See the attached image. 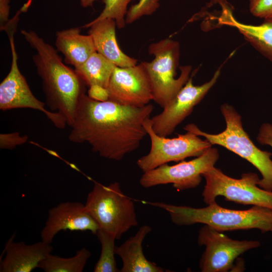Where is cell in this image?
Instances as JSON below:
<instances>
[{"label":"cell","mask_w":272,"mask_h":272,"mask_svg":"<svg viewBox=\"0 0 272 272\" xmlns=\"http://www.w3.org/2000/svg\"><path fill=\"white\" fill-rule=\"evenodd\" d=\"M153 109L151 104L126 106L96 101L85 94L80 99L69 139L87 143L101 157L120 161L137 150L147 135L144 123Z\"/></svg>","instance_id":"1"},{"label":"cell","mask_w":272,"mask_h":272,"mask_svg":"<svg viewBox=\"0 0 272 272\" xmlns=\"http://www.w3.org/2000/svg\"><path fill=\"white\" fill-rule=\"evenodd\" d=\"M21 34L36 50L32 59L41 81L45 104L50 111L61 114L71 126L86 84L75 70L66 66L57 51L35 32L22 30Z\"/></svg>","instance_id":"2"},{"label":"cell","mask_w":272,"mask_h":272,"mask_svg":"<svg viewBox=\"0 0 272 272\" xmlns=\"http://www.w3.org/2000/svg\"><path fill=\"white\" fill-rule=\"evenodd\" d=\"M151 205L166 211L171 221L179 226L201 223L220 232L257 229L263 233L270 231L272 226V210L260 206L237 210L224 208L216 202L202 208L158 202Z\"/></svg>","instance_id":"3"},{"label":"cell","mask_w":272,"mask_h":272,"mask_svg":"<svg viewBox=\"0 0 272 272\" xmlns=\"http://www.w3.org/2000/svg\"><path fill=\"white\" fill-rule=\"evenodd\" d=\"M220 110L226 122L223 131L209 133L193 123L187 124L184 129L203 137L212 145L223 147L248 161L261 175L258 186L272 191V153L261 150L254 145L243 128L241 115L233 106L224 103Z\"/></svg>","instance_id":"4"},{"label":"cell","mask_w":272,"mask_h":272,"mask_svg":"<svg viewBox=\"0 0 272 272\" xmlns=\"http://www.w3.org/2000/svg\"><path fill=\"white\" fill-rule=\"evenodd\" d=\"M149 53L154 55L150 62H142L148 75L153 100L162 108L176 96L190 78V65L179 67L180 74L175 78L179 64L180 45L170 38L150 44Z\"/></svg>","instance_id":"5"},{"label":"cell","mask_w":272,"mask_h":272,"mask_svg":"<svg viewBox=\"0 0 272 272\" xmlns=\"http://www.w3.org/2000/svg\"><path fill=\"white\" fill-rule=\"evenodd\" d=\"M85 208L99 229L116 239L138 224L133 202L123 193L117 182L108 185L95 182Z\"/></svg>","instance_id":"6"},{"label":"cell","mask_w":272,"mask_h":272,"mask_svg":"<svg viewBox=\"0 0 272 272\" xmlns=\"http://www.w3.org/2000/svg\"><path fill=\"white\" fill-rule=\"evenodd\" d=\"M206 184L202 192L205 202L209 205L222 196L226 200L272 210V191L258 186L260 178L256 173H243L239 179L230 177L215 166L202 174Z\"/></svg>","instance_id":"7"},{"label":"cell","mask_w":272,"mask_h":272,"mask_svg":"<svg viewBox=\"0 0 272 272\" xmlns=\"http://www.w3.org/2000/svg\"><path fill=\"white\" fill-rule=\"evenodd\" d=\"M144 125L150 139L151 148L148 154L137 161L143 172L170 162L198 157L212 146L207 140L190 131L173 138L159 135L153 129L150 118L145 120Z\"/></svg>","instance_id":"8"},{"label":"cell","mask_w":272,"mask_h":272,"mask_svg":"<svg viewBox=\"0 0 272 272\" xmlns=\"http://www.w3.org/2000/svg\"><path fill=\"white\" fill-rule=\"evenodd\" d=\"M219 157L218 149L211 147L190 161L174 165L165 164L144 172L139 182L145 188L171 183L178 191L193 188L201 182L202 174L215 166Z\"/></svg>","instance_id":"9"},{"label":"cell","mask_w":272,"mask_h":272,"mask_svg":"<svg viewBox=\"0 0 272 272\" xmlns=\"http://www.w3.org/2000/svg\"><path fill=\"white\" fill-rule=\"evenodd\" d=\"M15 32L7 34L10 41L12 62L10 71L0 84V109L3 111L17 108H31L43 113L58 128L67 124L65 118L59 113L45 108V103L36 98L31 91L18 64V56L15 42Z\"/></svg>","instance_id":"10"},{"label":"cell","mask_w":272,"mask_h":272,"mask_svg":"<svg viewBox=\"0 0 272 272\" xmlns=\"http://www.w3.org/2000/svg\"><path fill=\"white\" fill-rule=\"evenodd\" d=\"M197 242L205 246L199 261L202 272L228 271L239 255L260 245L258 241L233 240L206 225L199 231Z\"/></svg>","instance_id":"11"},{"label":"cell","mask_w":272,"mask_h":272,"mask_svg":"<svg viewBox=\"0 0 272 272\" xmlns=\"http://www.w3.org/2000/svg\"><path fill=\"white\" fill-rule=\"evenodd\" d=\"M220 73L219 69L209 81L199 86L194 85L191 75L175 98L163 108V110L150 118L155 133L165 137L171 134L215 84Z\"/></svg>","instance_id":"12"},{"label":"cell","mask_w":272,"mask_h":272,"mask_svg":"<svg viewBox=\"0 0 272 272\" xmlns=\"http://www.w3.org/2000/svg\"><path fill=\"white\" fill-rule=\"evenodd\" d=\"M107 89L109 100L121 105L142 107L153 100L149 79L142 62L129 67L116 66Z\"/></svg>","instance_id":"13"},{"label":"cell","mask_w":272,"mask_h":272,"mask_svg":"<svg viewBox=\"0 0 272 272\" xmlns=\"http://www.w3.org/2000/svg\"><path fill=\"white\" fill-rule=\"evenodd\" d=\"M99 227L87 212L85 204L77 201L61 202L48 211V218L41 230V240L51 243L60 231H89L96 235Z\"/></svg>","instance_id":"14"},{"label":"cell","mask_w":272,"mask_h":272,"mask_svg":"<svg viewBox=\"0 0 272 272\" xmlns=\"http://www.w3.org/2000/svg\"><path fill=\"white\" fill-rule=\"evenodd\" d=\"M13 239L6 245L5 256L0 263L1 272H31L53 250L50 243L42 240L28 245L24 241L14 242Z\"/></svg>","instance_id":"15"},{"label":"cell","mask_w":272,"mask_h":272,"mask_svg":"<svg viewBox=\"0 0 272 272\" xmlns=\"http://www.w3.org/2000/svg\"><path fill=\"white\" fill-rule=\"evenodd\" d=\"M116 24L112 19L90 22L82 28H89L88 34L92 37L96 51L118 67L137 64V60L124 53L119 48L116 37Z\"/></svg>","instance_id":"16"},{"label":"cell","mask_w":272,"mask_h":272,"mask_svg":"<svg viewBox=\"0 0 272 272\" xmlns=\"http://www.w3.org/2000/svg\"><path fill=\"white\" fill-rule=\"evenodd\" d=\"M221 6L218 23L236 28L255 49L272 62V17L264 19L258 25L243 24L235 19L227 5Z\"/></svg>","instance_id":"17"},{"label":"cell","mask_w":272,"mask_h":272,"mask_svg":"<svg viewBox=\"0 0 272 272\" xmlns=\"http://www.w3.org/2000/svg\"><path fill=\"white\" fill-rule=\"evenodd\" d=\"M152 231L148 225L142 226L136 234L118 246H115V254L122 260L120 272H163L164 269L148 260L143 250V243Z\"/></svg>","instance_id":"18"},{"label":"cell","mask_w":272,"mask_h":272,"mask_svg":"<svg viewBox=\"0 0 272 272\" xmlns=\"http://www.w3.org/2000/svg\"><path fill=\"white\" fill-rule=\"evenodd\" d=\"M55 45L64 57L65 63L77 67L84 63L96 50L90 35L81 34L79 27L56 32Z\"/></svg>","instance_id":"19"},{"label":"cell","mask_w":272,"mask_h":272,"mask_svg":"<svg viewBox=\"0 0 272 272\" xmlns=\"http://www.w3.org/2000/svg\"><path fill=\"white\" fill-rule=\"evenodd\" d=\"M116 66L112 61L96 51L74 70L89 87L98 85L107 88Z\"/></svg>","instance_id":"20"},{"label":"cell","mask_w":272,"mask_h":272,"mask_svg":"<svg viewBox=\"0 0 272 272\" xmlns=\"http://www.w3.org/2000/svg\"><path fill=\"white\" fill-rule=\"evenodd\" d=\"M91 252L86 248L78 250L74 256L65 258L49 254L39 264L45 272H82L90 257Z\"/></svg>","instance_id":"21"},{"label":"cell","mask_w":272,"mask_h":272,"mask_svg":"<svg viewBox=\"0 0 272 272\" xmlns=\"http://www.w3.org/2000/svg\"><path fill=\"white\" fill-rule=\"evenodd\" d=\"M101 243V251L99 258L95 265L94 272L120 271L115 259V237L100 229L96 234Z\"/></svg>","instance_id":"22"},{"label":"cell","mask_w":272,"mask_h":272,"mask_svg":"<svg viewBox=\"0 0 272 272\" xmlns=\"http://www.w3.org/2000/svg\"><path fill=\"white\" fill-rule=\"evenodd\" d=\"M131 0H103L104 7L100 15L92 22H96L105 19H113L118 29L126 25L125 17L127 12V6Z\"/></svg>","instance_id":"23"},{"label":"cell","mask_w":272,"mask_h":272,"mask_svg":"<svg viewBox=\"0 0 272 272\" xmlns=\"http://www.w3.org/2000/svg\"><path fill=\"white\" fill-rule=\"evenodd\" d=\"M160 7V0H140L127 10L126 24L132 23L144 16L151 15Z\"/></svg>","instance_id":"24"},{"label":"cell","mask_w":272,"mask_h":272,"mask_svg":"<svg viewBox=\"0 0 272 272\" xmlns=\"http://www.w3.org/2000/svg\"><path fill=\"white\" fill-rule=\"evenodd\" d=\"M250 13L254 16L266 19L272 17V0H249Z\"/></svg>","instance_id":"25"},{"label":"cell","mask_w":272,"mask_h":272,"mask_svg":"<svg viewBox=\"0 0 272 272\" xmlns=\"http://www.w3.org/2000/svg\"><path fill=\"white\" fill-rule=\"evenodd\" d=\"M28 140L27 135L21 136L19 132L0 134V148L1 149L12 150L17 146L23 145Z\"/></svg>","instance_id":"26"},{"label":"cell","mask_w":272,"mask_h":272,"mask_svg":"<svg viewBox=\"0 0 272 272\" xmlns=\"http://www.w3.org/2000/svg\"><path fill=\"white\" fill-rule=\"evenodd\" d=\"M256 140L261 145L272 148V123L265 122L260 125Z\"/></svg>","instance_id":"27"},{"label":"cell","mask_w":272,"mask_h":272,"mask_svg":"<svg viewBox=\"0 0 272 272\" xmlns=\"http://www.w3.org/2000/svg\"><path fill=\"white\" fill-rule=\"evenodd\" d=\"M88 95L91 98L98 101L109 100L107 89L98 85H94L89 87Z\"/></svg>","instance_id":"28"},{"label":"cell","mask_w":272,"mask_h":272,"mask_svg":"<svg viewBox=\"0 0 272 272\" xmlns=\"http://www.w3.org/2000/svg\"><path fill=\"white\" fill-rule=\"evenodd\" d=\"M10 0H0V29L1 31L10 20L9 19L10 10Z\"/></svg>","instance_id":"29"},{"label":"cell","mask_w":272,"mask_h":272,"mask_svg":"<svg viewBox=\"0 0 272 272\" xmlns=\"http://www.w3.org/2000/svg\"><path fill=\"white\" fill-rule=\"evenodd\" d=\"M98 0H80L81 6L84 8L92 7L94 3ZM32 0H28L26 4L30 6Z\"/></svg>","instance_id":"30"},{"label":"cell","mask_w":272,"mask_h":272,"mask_svg":"<svg viewBox=\"0 0 272 272\" xmlns=\"http://www.w3.org/2000/svg\"><path fill=\"white\" fill-rule=\"evenodd\" d=\"M270 231L272 232V226H271V228Z\"/></svg>","instance_id":"31"}]
</instances>
